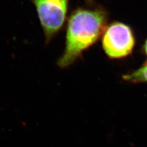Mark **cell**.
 I'll return each mask as SVG.
<instances>
[{
  "instance_id": "5b68a950",
  "label": "cell",
  "mask_w": 147,
  "mask_h": 147,
  "mask_svg": "<svg viewBox=\"0 0 147 147\" xmlns=\"http://www.w3.org/2000/svg\"><path fill=\"white\" fill-rule=\"evenodd\" d=\"M144 49V51H145V54L147 55V39H146V41H145V42Z\"/></svg>"
},
{
  "instance_id": "6da1fadb",
  "label": "cell",
  "mask_w": 147,
  "mask_h": 147,
  "mask_svg": "<svg viewBox=\"0 0 147 147\" xmlns=\"http://www.w3.org/2000/svg\"><path fill=\"white\" fill-rule=\"evenodd\" d=\"M106 17L100 10L78 9L71 16L66 47L58 65L65 67L74 62L83 51L94 44L104 31Z\"/></svg>"
},
{
  "instance_id": "3957f363",
  "label": "cell",
  "mask_w": 147,
  "mask_h": 147,
  "mask_svg": "<svg viewBox=\"0 0 147 147\" xmlns=\"http://www.w3.org/2000/svg\"><path fill=\"white\" fill-rule=\"evenodd\" d=\"M68 0H34L38 15L49 41L61 29L66 18Z\"/></svg>"
},
{
  "instance_id": "7a4b0ae2",
  "label": "cell",
  "mask_w": 147,
  "mask_h": 147,
  "mask_svg": "<svg viewBox=\"0 0 147 147\" xmlns=\"http://www.w3.org/2000/svg\"><path fill=\"white\" fill-rule=\"evenodd\" d=\"M135 44L131 28L122 23H114L104 31L102 47L107 56L119 59L129 55Z\"/></svg>"
},
{
  "instance_id": "277c9868",
  "label": "cell",
  "mask_w": 147,
  "mask_h": 147,
  "mask_svg": "<svg viewBox=\"0 0 147 147\" xmlns=\"http://www.w3.org/2000/svg\"><path fill=\"white\" fill-rule=\"evenodd\" d=\"M123 79L124 80L132 84L147 83V63L138 69L124 75Z\"/></svg>"
}]
</instances>
